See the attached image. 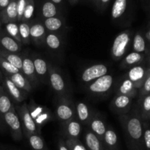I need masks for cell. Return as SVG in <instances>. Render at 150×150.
<instances>
[{"label":"cell","mask_w":150,"mask_h":150,"mask_svg":"<svg viewBox=\"0 0 150 150\" xmlns=\"http://www.w3.org/2000/svg\"><path fill=\"white\" fill-rule=\"evenodd\" d=\"M47 31L42 22H31L30 39L31 42L37 45H41L45 42Z\"/></svg>","instance_id":"cell-12"},{"label":"cell","mask_w":150,"mask_h":150,"mask_svg":"<svg viewBox=\"0 0 150 150\" xmlns=\"http://www.w3.org/2000/svg\"><path fill=\"white\" fill-rule=\"evenodd\" d=\"M114 78L111 75L106 74L88 83V92L95 95H104L108 93L114 84Z\"/></svg>","instance_id":"cell-8"},{"label":"cell","mask_w":150,"mask_h":150,"mask_svg":"<svg viewBox=\"0 0 150 150\" xmlns=\"http://www.w3.org/2000/svg\"><path fill=\"white\" fill-rule=\"evenodd\" d=\"M48 83L58 98H69L70 92L65 79L59 69L49 64Z\"/></svg>","instance_id":"cell-2"},{"label":"cell","mask_w":150,"mask_h":150,"mask_svg":"<svg viewBox=\"0 0 150 150\" xmlns=\"http://www.w3.org/2000/svg\"><path fill=\"white\" fill-rule=\"evenodd\" d=\"M92 115L93 113L90 111L87 104L83 102H79L76 104V117L79 122L88 125Z\"/></svg>","instance_id":"cell-21"},{"label":"cell","mask_w":150,"mask_h":150,"mask_svg":"<svg viewBox=\"0 0 150 150\" xmlns=\"http://www.w3.org/2000/svg\"><path fill=\"white\" fill-rule=\"evenodd\" d=\"M17 113L20 119L23 134L25 136L30 134H40L41 131L38 128L33 119L29 114L28 105L26 103H23L17 107Z\"/></svg>","instance_id":"cell-5"},{"label":"cell","mask_w":150,"mask_h":150,"mask_svg":"<svg viewBox=\"0 0 150 150\" xmlns=\"http://www.w3.org/2000/svg\"><path fill=\"white\" fill-rule=\"evenodd\" d=\"M144 93H149L150 92V75L146 78L143 85Z\"/></svg>","instance_id":"cell-42"},{"label":"cell","mask_w":150,"mask_h":150,"mask_svg":"<svg viewBox=\"0 0 150 150\" xmlns=\"http://www.w3.org/2000/svg\"><path fill=\"white\" fill-rule=\"evenodd\" d=\"M3 75L9 78L10 80L17 87H18L21 90L24 91V92H27L28 94L30 93L33 90V87H32L30 82L22 74L21 72H18V73H14V74H5V73H3Z\"/></svg>","instance_id":"cell-19"},{"label":"cell","mask_w":150,"mask_h":150,"mask_svg":"<svg viewBox=\"0 0 150 150\" xmlns=\"http://www.w3.org/2000/svg\"><path fill=\"white\" fill-rule=\"evenodd\" d=\"M3 79H4V76H3V73L1 72V70H0V84L1 85V83L3 81Z\"/></svg>","instance_id":"cell-50"},{"label":"cell","mask_w":150,"mask_h":150,"mask_svg":"<svg viewBox=\"0 0 150 150\" xmlns=\"http://www.w3.org/2000/svg\"><path fill=\"white\" fill-rule=\"evenodd\" d=\"M30 24L31 22H18L19 32L21 38L22 43L29 44L31 42L30 39Z\"/></svg>","instance_id":"cell-32"},{"label":"cell","mask_w":150,"mask_h":150,"mask_svg":"<svg viewBox=\"0 0 150 150\" xmlns=\"http://www.w3.org/2000/svg\"><path fill=\"white\" fill-rule=\"evenodd\" d=\"M1 28H0V33H1Z\"/></svg>","instance_id":"cell-54"},{"label":"cell","mask_w":150,"mask_h":150,"mask_svg":"<svg viewBox=\"0 0 150 150\" xmlns=\"http://www.w3.org/2000/svg\"><path fill=\"white\" fill-rule=\"evenodd\" d=\"M111 1V0H100L98 9L100 10H101V11H104L107 8V7L108 6V4H109Z\"/></svg>","instance_id":"cell-43"},{"label":"cell","mask_w":150,"mask_h":150,"mask_svg":"<svg viewBox=\"0 0 150 150\" xmlns=\"http://www.w3.org/2000/svg\"><path fill=\"white\" fill-rule=\"evenodd\" d=\"M89 1H90L92 3V4H95V5L96 6V7H98H98H99L100 0H89Z\"/></svg>","instance_id":"cell-48"},{"label":"cell","mask_w":150,"mask_h":150,"mask_svg":"<svg viewBox=\"0 0 150 150\" xmlns=\"http://www.w3.org/2000/svg\"><path fill=\"white\" fill-rule=\"evenodd\" d=\"M120 120L128 138L130 148L133 150H142L143 129L140 119L136 116L122 114Z\"/></svg>","instance_id":"cell-1"},{"label":"cell","mask_w":150,"mask_h":150,"mask_svg":"<svg viewBox=\"0 0 150 150\" xmlns=\"http://www.w3.org/2000/svg\"><path fill=\"white\" fill-rule=\"evenodd\" d=\"M0 56L3 57L4 59L7 60L10 64L15 66L16 68L18 69L20 71H21L22 64H23V57L19 56L18 54L8 52V51H4L2 49H0Z\"/></svg>","instance_id":"cell-30"},{"label":"cell","mask_w":150,"mask_h":150,"mask_svg":"<svg viewBox=\"0 0 150 150\" xmlns=\"http://www.w3.org/2000/svg\"><path fill=\"white\" fill-rule=\"evenodd\" d=\"M2 121L4 122V120H3L2 119H1V117H0V129H1V127L2 126V123H1V122H2Z\"/></svg>","instance_id":"cell-51"},{"label":"cell","mask_w":150,"mask_h":150,"mask_svg":"<svg viewBox=\"0 0 150 150\" xmlns=\"http://www.w3.org/2000/svg\"><path fill=\"white\" fill-rule=\"evenodd\" d=\"M58 147L59 150H69L68 147H67V145H66L65 141L62 140V139H60V140L59 141Z\"/></svg>","instance_id":"cell-44"},{"label":"cell","mask_w":150,"mask_h":150,"mask_svg":"<svg viewBox=\"0 0 150 150\" xmlns=\"http://www.w3.org/2000/svg\"><path fill=\"white\" fill-rule=\"evenodd\" d=\"M0 70H1L2 73L5 74H14L21 72L18 69L8 62L1 56H0Z\"/></svg>","instance_id":"cell-37"},{"label":"cell","mask_w":150,"mask_h":150,"mask_svg":"<svg viewBox=\"0 0 150 150\" xmlns=\"http://www.w3.org/2000/svg\"><path fill=\"white\" fill-rule=\"evenodd\" d=\"M142 109L144 113L150 112V95L144 98L142 103Z\"/></svg>","instance_id":"cell-41"},{"label":"cell","mask_w":150,"mask_h":150,"mask_svg":"<svg viewBox=\"0 0 150 150\" xmlns=\"http://www.w3.org/2000/svg\"><path fill=\"white\" fill-rule=\"evenodd\" d=\"M35 0H27L26 8L23 12V18H22L21 21L29 22L31 19L32 18L35 13Z\"/></svg>","instance_id":"cell-36"},{"label":"cell","mask_w":150,"mask_h":150,"mask_svg":"<svg viewBox=\"0 0 150 150\" xmlns=\"http://www.w3.org/2000/svg\"><path fill=\"white\" fill-rule=\"evenodd\" d=\"M132 98L127 95H116L111 103V108L117 114H125L131 104Z\"/></svg>","instance_id":"cell-14"},{"label":"cell","mask_w":150,"mask_h":150,"mask_svg":"<svg viewBox=\"0 0 150 150\" xmlns=\"http://www.w3.org/2000/svg\"><path fill=\"white\" fill-rule=\"evenodd\" d=\"M133 48L135 52L139 53V54L144 52L146 50L145 40L141 34L137 33L135 35L133 41Z\"/></svg>","instance_id":"cell-35"},{"label":"cell","mask_w":150,"mask_h":150,"mask_svg":"<svg viewBox=\"0 0 150 150\" xmlns=\"http://www.w3.org/2000/svg\"><path fill=\"white\" fill-rule=\"evenodd\" d=\"M4 124L9 127L12 137L16 142H20L23 139L21 124L18 114L16 110V107L13 106L10 111L3 116Z\"/></svg>","instance_id":"cell-7"},{"label":"cell","mask_w":150,"mask_h":150,"mask_svg":"<svg viewBox=\"0 0 150 150\" xmlns=\"http://www.w3.org/2000/svg\"><path fill=\"white\" fill-rule=\"evenodd\" d=\"M50 1H52L53 3H54V4H55L56 5H60V4H62V1H63V0H50Z\"/></svg>","instance_id":"cell-47"},{"label":"cell","mask_w":150,"mask_h":150,"mask_svg":"<svg viewBox=\"0 0 150 150\" xmlns=\"http://www.w3.org/2000/svg\"><path fill=\"white\" fill-rule=\"evenodd\" d=\"M4 76V75H3ZM1 86L4 89L5 92L12 99L17 103H22L27 98L28 93L19 89L16 86L9 78L4 76V79L1 83Z\"/></svg>","instance_id":"cell-10"},{"label":"cell","mask_w":150,"mask_h":150,"mask_svg":"<svg viewBox=\"0 0 150 150\" xmlns=\"http://www.w3.org/2000/svg\"><path fill=\"white\" fill-rule=\"evenodd\" d=\"M0 19L2 23L18 22L17 0H11L6 8L0 11Z\"/></svg>","instance_id":"cell-18"},{"label":"cell","mask_w":150,"mask_h":150,"mask_svg":"<svg viewBox=\"0 0 150 150\" xmlns=\"http://www.w3.org/2000/svg\"><path fill=\"white\" fill-rule=\"evenodd\" d=\"M65 143L69 150H87L86 146L79 141V139H67Z\"/></svg>","instance_id":"cell-38"},{"label":"cell","mask_w":150,"mask_h":150,"mask_svg":"<svg viewBox=\"0 0 150 150\" xmlns=\"http://www.w3.org/2000/svg\"><path fill=\"white\" fill-rule=\"evenodd\" d=\"M146 37H147V38H148V39L150 40V29H149V32H148L147 33H146Z\"/></svg>","instance_id":"cell-52"},{"label":"cell","mask_w":150,"mask_h":150,"mask_svg":"<svg viewBox=\"0 0 150 150\" xmlns=\"http://www.w3.org/2000/svg\"><path fill=\"white\" fill-rule=\"evenodd\" d=\"M145 75L146 73L143 67L139 65L135 66L127 72V79L131 81L138 88L142 86Z\"/></svg>","instance_id":"cell-23"},{"label":"cell","mask_w":150,"mask_h":150,"mask_svg":"<svg viewBox=\"0 0 150 150\" xmlns=\"http://www.w3.org/2000/svg\"><path fill=\"white\" fill-rule=\"evenodd\" d=\"M21 44L7 35L5 31L1 30L0 33V49L18 54L21 49Z\"/></svg>","instance_id":"cell-13"},{"label":"cell","mask_w":150,"mask_h":150,"mask_svg":"<svg viewBox=\"0 0 150 150\" xmlns=\"http://www.w3.org/2000/svg\"><path fill=\"white\" fill-rule=\"evenodd\" d=\"M1 23H1V19H0V26H1Z\"/></svg>","instance_id":"cell-53"},{"label":"cell","mask_w":150,"mask_h":150,"mask_svg":"<svg viewBox=\"0 0 150 150\" xmlns=\"http://www.w3.org/2000/svg\"><path fill=\"white\" fill-rule=\"evenodd\" d=\"M56 116L63 125L76 118V106L70 98H59L56 106Z\"/></svg>","instance_id":"cell-3"},{"label":"cell","mask_w":150,"mask_h":150,"mask_svg":"<svg viewBox=\"0 0 150 150\" xmlns=\"http://www.w3.org/2000/svg\"><path fill=\"white\" fill-rule=\"evenodd\" d=\"M136 85L127 78L118 85L116 95H127L133 98L136 95Z\"/></svg>","instance_id":"cell-27"},{"label":"cell","mask_w":150,"mask_h":150,"mask_svg":"<svg viewBox=\"0 0 150 150\" xmlns=\"http://www.w3.org/2000/svg\"><path fill=\"white\" fill-rule=\"evenodd\" d=\"M143 59V57L141 54L137 52H132L127 54L125 57L124 60H123L122 63V67H130V66L134 65V64H138Z\"/></svg>","instance_id":"cell-34"},{"label":"cell","mask_w":150,"mask_h":150,"mask_svg":"<svg viewBox=\"0 0 150 150\" xmlns=\"http://www.w3.org/2000/svg\"><path fill=\"white\" fill-rule=\"evenodd\" d=\"M42 23L45 26L47 32L57 33V32L61 30L64 26V20L61 16H56V17L43 19Z\"/></svg>","instance_id":"cell-24"},{"label":"cell","mask_w":150,"mask_h":150,"mask_svg":"<svg viewBox=\"0 0 150 150\" xmlns=\"http://www.w3.org/2000/svg\"><path fill=\"white\" fill-rule=\"evenodd\" d=\"M144 142L146 150H150V129H146L144 133Z\"/></svg>","instance_id":"cell-40"},{"label":"cell","mask_w":150,"mask_h":150,"mask_svg":"<svg viewBox=\"0 0 150 150\" xmlns=\"http://www.w3.org/2000/svg\"><path fill=\"white\" fill-rule=\"evenodd\" d=\"M88 125L89 127V130L92 133H95L103 142L104 134L106 131L107 127L105 122L101 118V117H100L96 113H93V115H92Z\"/></svg>","instance_id":"cell-17"},{"label":"cell","mask_w":150,"mask_h":150,"mask_svg":"<svg viewBox=\"0 0 150 150\" xmlns=\"http://www.w3.org/2000/svg\"><path fill=\"white\" fill-rule=\"evenodd\" d=\"M149 118H150V113H149Z\"/></svg>","instance_id":"cell-55"},{"label":"cell","mask_w":150,"mask_h":150,"mask_svg":"<svg viewBox=\"0 0 150 150\" xmlns=\"http://www.w3.org/2000/svg\"><path fill=\"white\" fill-rule=\"evenodd\" d=\"M25 137L33 150H48L43 139L40 134L27 135Z\"/></svg>","instance_id":"cell-31"},{"label":"cell","mask_w":150,"mask_h":150,"mask_svg":"<svg viewBox=\"0 0 150 150\" xmlns=\"http://www.w3.org/2000/svg\"><path fill=\"white\" fill-rule=\"evenodd\" d=\"M40 13L43 19L59 16L58 7L50 0H44L41 4Z\"/></svg>","instance_id":"cell-26"},{"label":"cell","mask_w":150,"mask_h":150,"mask_svg":"<svg viewBox=\"0 0 150 150\" xmlns=\"http://www.w3.org/2000/svg\"><path fill=\"white\" fill-rule=\"evenodd\" d=\"M0 150H16V149H12V148L9 147V146H5V145L0 144Z\"/></svg>","instance_id":"cell-46"},{"label":"cell","mask_w":150,"mask_h":150,"mask_svg":"<svg viewBox=\"0 0 150 150\" xmlns=\"http://www.w3.org/2000/svg\"><path fill=\"white\" fill-rule=\"evenodd\" d=\"M105 150H108V149H106V148H105Z\"/></svg>","instance_id":"cell-56"},{"label":"cell","mask_w":150,"mask_h":150,"mask_svg":"<svg viewBox=\"0 0 150 150\" xmlns=\"http://www.w3.org/2000/svg\"><path fill=\"white\" fill-rule=\"evenodd\" d=\"M130 36L131 34L130 31L126 30L119 34L114 38L111 49L113 59L118 61L123 58L130 45Z\"/></svg>","instance_id":"cell-4"},{"label":"cell","mask_w":150,"mask_h":150,"mask_svg":"<svg viewBox=\"0 0 150 150\" xmlns=\"http://www.w3.org/2000/svg\"><path fill=\"white\" fill-rule=\"evenodd\" d=\"M64 132L67 139H79L81 132V125L76 117L64 125Z\"/></svg>","instance_id":"cell-20"},{"label":"cell","mask_w":150,"mask_h":150,"mask_svg":"<svg viewBox=\"0 0 150 150\" xmlns=\"http://www.w3.org/2000/svg\"><path fill=\"white\" fill-rule=\"evenodd\" d=\"M103 142L108 150H119L118 136L117 133L110 127H107Z\"/></svg>","instance_id":"cell-25"},{"label":"cell","mask_w":150,"mask_h":150,"mask_svg":"<svg viewBox=\"0 0 150 150\" xmlns=\"http://www.w3.org/2000/svg\"><path fill=\"white\" fill-rule=\"evenodd\" d=\"M5 32L8 35H10L11 38L16 40L18 42L22 45L21 38L20 36V32H19L18 22H10L5 24Z\"/></svg>","instance_id":"cell-33"},{"label":"cell","mask_w":150,"mask_h":150,"mask_svg":"<svg viewBox=\"0 0 150 150\" xmlns=\"http://www.w3.org/2000/svg\"><path fill=\"white\" fill-rule=\"evenodd\" d=\"M108 69L104 64H95L85 67L81 74V80L84 83H89L107 74Z\"/></svg>","instance_id":"cell-9"},{"label":"cell","mask_w":150,"mask_h":150,"mask_svg":"<svg viewBox=\"0 0 150 150\" xmlns=\"http://www.w3.org/2000/svg\"><path fill=\"white\" fill-rule=\"evenodd\" d=\"M14 105L10 100V97L0 84V117L3 120V116L8 112Z\"/></svg>","instance_id":"cell-29"},{"label":"cell","mask_w":150,"mask_h":150,"mask_svg":"<svg viewBox=\"0 0 150 150\" xmlns=\"http://www.w3.org/2000/svg\"><path fill=\"white\" fill-rule=\"evenodd\" d=\"M130 0H114L111 7V19L114 22H119L122 20L127 14Z\"/></svg>","instance_id":"cell-15"},{"label":"cell","mask_w":150,"mask_h":150,"mask_svg":"<svg viewBox=\"0 0 150 150\" xmlns=\"http://www.w3.org/2000/svg\"><path fill=\"white\" fill-rule=\"evenodd\" d=\"M44 43L49 49L52 51H58L61 48L62 40L59 34L55 32H47Z\"/></svg>","instance_id":"cell-28"},{"label":"cell","mask_w":150,"mask_h":150,"mask_svg":"<svg viewBox=\"0 0 150 150\" xmlns=\"http://www.w3.org/2000/svg\"><path fill=\"white\" fill-rule=\"evenodd\" d=\"M21 72L26 78V79L30 82L33 88L36 87L40 83L38 76L36 75V72H35L33 59H32L30 57H23V64H22V69Z\"/></svg>","instance_id":"cell-11"},{"label":"cell","mask_w":150,"mask_h":150,"mask_svg":"<svg viewBox=\"0 0 150 150\" xmlns=\"http://www.w3.org/2000/svg\"><path fill=\"white\" fill-rule=\"evenodd\" d=\"M84 141L87 150H105L103 142L90 130L85 133Z\"/></svg>","instance_id":"cell-22"},{"label":"cell","mask_w":150,"mask_h":150,"mask_svg":"<svg viewBox=\"0 0 150 150\" xmlns=\"http://www.w3.org/2000/svg\"><path fill=\"white\" fill-rule=\"evenodd\" d=\"M27 0H17V13L18 22H21L23 18V12L26 8Z\"/></svg>","instance_id":"cell-39"},{"label":"cell","mask_w":150,"mask_h":150,"mask_svg":"<svg viewBox=\"0 0 150 150\" xmlns=\"http://www.w3.org/2000/svg\"><path fill=\"white\" fill-rule=\"evenodd\" d=\"M27 105L31 117L38 128L41 131V128L52 118L51 111L45 107L36 103L33 100H31Z\"/></svg>","instance_id":"cell-6"},{"label":"cell","mask_w":150,"mask_h":150,"mask_svg":"<svg viewBox=\"0 0 150 150\" xmlns=\"http://www.w3.org/2000/svg\"><path fill=\"white\" fill-rule=\"evenodd\" d=\"M11 0H0V11L4 10V8L7 7Z\"/></svg>","instance_id":"cell-45"},{"label":"cell","mask_w":150,"mask_h":150,"mask_svg":"<svg viewBox=\"0 0 150 150\" xmlns=\"http://www.w3.org/2000/svg\"><path fill=\"white\" fill-rule=\"evenodd\" d=\"M68 1H69V2L72 4V5H74V4H77V3L79 2L80 0H68Z\"/></svg>","instance_id":"cell-49"},{"label":"cell","mask_w":150,"mask_h":150,"mask_svg":"<svg viewBox=\"0 0 150 150\" xmlns=\"http://www.w3.org/2000/svg\"><path fill=\"white\" fill-rule=\"evenodd\" d=\"M33 62L39 81L43 83H48L49 64L45 59L40 57L33 59Z\"/></svg>","instance_id":"cell-16"}]
</instances>
